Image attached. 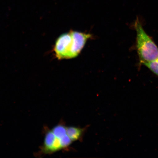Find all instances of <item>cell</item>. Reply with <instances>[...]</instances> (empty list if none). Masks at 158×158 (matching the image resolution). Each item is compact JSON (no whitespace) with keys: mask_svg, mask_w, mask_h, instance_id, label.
Listing matches in <instances>:
<instances>
[{"mask_svg":"<svg viewBox=\"0 0 158 158\" xmlns=\"http://www.w3.org/2000/svg\"><path fill=\"white\" fill-rule=\"evenodd\" d=\"M51 130L55 135L60 139L67 134V127L62 125H58L55 126Z\"/></svg>","mask_w":158,"mask_h":158,"instance_id":"5b68a950","label":"cell"},{"mask_svg":"<svg viewBox=\"0 0 158 158\" xmlns=\"http://www.w3.org/2000/svg\"><path fill=\"white\" fill-rule=\"evenodd\" d=\"M92 35L89 33L71 31L57 39L54 51L59 59H69L77 56Z\"/></svg>","mask_w":158,"mask_h":158,"instance_id":"6da1fadb","label":"cell"},{"mask_svg":"<svg viewBox=\"0 0 158 158\" xmlns=\"http://www.w3.org/2000/svg\"><path fill=\"white\" fill-rule=\"evenodd\" d=\"M60 139L63 148H66L69 147L72 143V141L67 134L61 138Z\"/></svg>","mask_w":158,"mask_h":158,"instance_id":"52a82bcc","label":"cell"},{"mask_svg":"<svg viewBox=\"0 0 158 158\" xmlns=\"http://www.w3.org/2000/svg\"><path fill=\"white\" fill-rule=\"evenodd\" d=\"M136 47L140 64H145L158 58V47L144 29L139 20H136Z\"/></svg>","mask_w":158,"mask_h":158,"instance_id":"7a4b0ae2","label":"cell"},{"mask_svg":"<svg viewBox=\"0 0 158 158\" xmlns=\"http://www.w3.org/2000/svg\"><path fill=\"white\" fill-rule=\"evenodd\" d=\"M144 65L149 69L154 74L158 76V58Z\"/></svg>","mask_w":158,"mask_h":158,"instance_id":"8992f818","label":"cell"},{"mask_svg":"<svg viewBox=\"0 0 158 158\" xmlns=\"http://www.w3.org/2000/svg\"><path fill=\"white\" fill-rule=\"evenodd\" d=\"M63 149L60 138L57 137L52 131L47 132L42 148L43 152L48 154L55 152Z\"/></svg>","mask_w":158,"mask_h":158,"instance_id":"3957f363","label":"cell"},{"mask_svg":"<svg viewBox=\"0 0 158 158\" xmlns=\"http://www.w3.org/2000/svg\"><path fill=\"white\" fill-rule=\"evenodd\" d=\"M82 130L74 127H67V134L72 141H76L80 139L82 135Z\"/></svg>","mask_w":158,"mask_h":158,"instance_id":"277c9868","label":"cell"}]
</instances>
